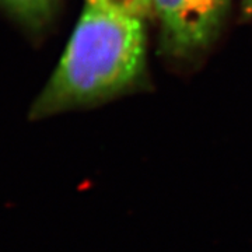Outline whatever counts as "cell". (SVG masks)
I'll use <instances>...</instances> for the list:
<instances>
[{
  "label": "cell",
  "mask_w": 252,
  "mask_h": 252,
  "mask_svg": "<svg viewBox=\"0 0 252 252\" xmlns=\"http://www.w3.org/2000/svg\"><path fill=\"white\" fill-rule=\"evenodd\" d=\"M143 20L84 1L67 46L34 101L30 118L91 105L132 86L146 64Z\"/></svg>",
  "instance_id": "1"
},
{
  "label": "cell",
  "mask_w": 252,
  "mask_h": 252,
  "mask_svg": "<svg viewBox=\"0 0 252 252\" xmlns=\"http://www.w3.org/2000/svg\"><path fill=\"white\" fill-rule=\"evenodd\" d=\"M231 0H150L160 24L161 49L188 58L206 49L219 34Z\"/></svg>",
  "instance_id": "2"
},
{
  "label": "cell",
  "mask_w": 252,
  "mask_h": 252,
  "mask_svg": "<svg viewBox=\"0 0 252 252\" xmlns=\"http://www.w3.org/2000/svg\"><path fill=\"white\" fill-rule=\"evenodd\" d=\"M59 0H0V6L31 28H39L52 17Z\"/></svg>",
  "instance_id": "3"
},
{
  "label": "cell",
  "mask_w": 252,
  "mask_h": 252,
  "mask_svg": "<svg viewBox=\"0 0 252 252\" xmlns=\"http://www.w3.org/2000/svg\"><path fill=\"white\" fill-rule=\"evenodd\" d=\"M84 1L97 3L104 7L142 18L150 13V0H84Z\"/></svg>",
  "instance_id": "4"
},
{
  "label": "cell",
  "mask_w": 252,
  "mask_h": 252,
  "mask_svg": "<svg viewBox=\"0 0 252 252\" xmlns=\"http://www.w3.org/2000/svg\"><path fill=\"white\" fill-rule=\"evenodd\" d=\"M243 14L245 17H252V0H243Z\"/></svg>",
  "instance_id": "5"
}]
</instances>
